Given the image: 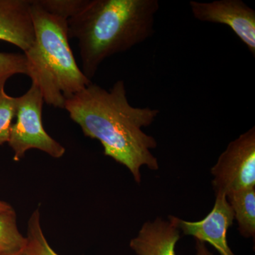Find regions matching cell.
<instances>
[{
	"mask_svg": "<svg viewBox=\"0 0 255 255\" xmlns=\"http://www.w3.org/2000/svg\"><path fill=\"white\" fill-rule=\"evenodd\" d=\"M64 109L86 136L102 143L106 156L129 169L135 182L141 181L143 166L158 169V160L151 152L157 140L142 128L153 123L160 112L132 107L123 80L116 82L110 91L92 82L65 101Z\"/></svg>",
	"mask_w": 255,
	"mask_h": 255,
	"instance_id": "obj_1",
	"label": "cell"
},
{
	"mask_svg": "<svg viewBox=\"0 0 255 255\" xmlns=\"http://www.w3.org/2000/svg\"><path fill=\"white\" fill-rule=\"evenodd\" d=\"M159 9L158 0H88L68 20L69 39L78 41L84 75L91 80L107 58L150 38Z\"/></svg>",
	"mask_w": 255,
	"mask_h": 255,
	"instance_id": "obj_2",
	"label": "cell"
},
{
	"mask_svg": "<svg viewBox=\"0 0 255 255\" xmlns=\"http://www.w3.org/2000/svg\"><path fill=\"white\" fill-rule=\"evenodd\" d=\"M34 43L24 52L30 67L29 78L41 90L43 100L64 109L65 101L92 81L79 68L69 44L68 19L45 9L31 0Z\"/></svg>",
	"mask_w": 255,
	"mask_h": 255,
	"instance_id": "obj_3",
	"label": "cell"
},
{
	"mask_svg": "<svg viewBox=\"0 0 255 255\" xmlns=\"http://www.w3.org/2000/svg\"><path fill=\"white\" fill-rule=\"evenodd\" d=\"M43 100L36 82L24 95L17 97L16 122L10 130L8 143L14 151V160L18 162L30 149H38L54 158L63 157L65 148L48 135L42 121Z\"/></svg>",
	"mask_w": 255,
	"mask_h": 255,
	"instance_id": "obj_4",
	"label": "cell"
},
{
	"mask_svg": "<svg viewBox=\"0 0 255 255\" xmlns=\"http://www.w3.org/2000/svg\"><path fill=\"white\" fill-rule=\"evenodd\" d=\"M216 194L255 188V128L228 144L211 168Z\"/></svg>",
	"mask_w": 255,
	"mask_h": 255,
	"instance_id": "obj_5",
	"label": "cell"
},
{
	"mask_svg": "<svg viewBox=\"0 0 255 255\" xmlns=\"http://www.w3.org/2000/svg\"><path fill=\"white\" fill-rule=\"evenodd\" d=\"M193 16L202 22L228 26L255 56V11L243 0L190 1Z\"/></svg>",
	"mask_w": 255,
	"mask_h": 255,
	"instance_id": "obj_6",
	"label": "cell"
},
{
	"mask_svg": "<svg viewBox=\"0 0 255 255\" xmlns=\"http://www.w3.org/2000/svg\"><path fill=\"white\" fill-rule=\"evenodd\" d=\"M232 208L226 196L216 194L214 208L204 219L186 221L178 219V226L186 236H193L196 241L209 243L221 255H235L228 244L227 232L234 221Z\"/></svg>",
	"mask_w": 255,
	"mask_h": 255,
	"instance_id": "obj_7",
	"label": "cell"
},
{
	"mask_svg": "<svg viewBox=\"0 0 255 255\" xmlns=\"http://www.w3.org/2000/svg\"><path fill=\"white\" fill-rule=\"evenodd\" d=\"M31 0H0V40L18 47L23 53L34 43Z\"/></svg>",
	"mask_w": 255,
	"mask_h": 255,
	"instance_id": "obj_8",
	"label": "cell"
},
{
	"mask_svg": "<svg viewBox=\"0 0 255 255\" xmlns=\"http://www.w3.org/2000/svg\"><path fill=\"white\" fill-rule=\"evenodd\" d=\"M178 218L170 216L168 221L157 218L142 225L130 248L137 255H177L175 247L180 238Z\"/></svg>",
	"mask_w": 255,
	"mask_h": 255,
	"instance_id": "obj_9",
	"label": "cell"
},
{
	"mask_svg": "<svg viewBox=\"0 0 255 255\" xmlns=\"http://www.w3.org/2000/svg\"><path fill=\"white\" fill-rule=\"evenodd\" d=\"M232 208L238 231L244 238L255 236V188L229 193L226 195Z\"/></svg>",
	"mask_w": 255,
	"mask_h": 255,
	"instance_id": "obj_10",
	"label": "cell"
},
{
	"mask_svg": "<svg viewBox=\"0 0 255 255\" xmlns=\"http://www.w3.org/2000/svg\"><path fill=\"white\" fill-rule=\"evenodd\" d=\"M26 246V238L18 231L14 210L0 214V253L22 251Z\"/></svg>",
	"mask_w": 255,
	"mask_h": 255,
	"instance_id": "obj_11",
	"label": "cell"
},
{
	"mask_svg": "<svg viewBox=\"0 0 255 255\" xmlns=\"http://www.w3.org/2000/svg\"><path fill=\"white\" fill-rule=\"evenodd\" d=\"M25 251L30 255H59L53 251L43 235L40 223L39 209L32 214L28 223Z\"/></svg>",
	"mask_w": 255,
	"mask_h": 255,
	"instance_id": "obj_12",
	"label": "cell"
},
{
	"mask_svg": "<svg viewBox=\"0 0 255 255\" xmlns=\"http://www.w3.org/2000/svg\"><path fill=\"white\" fill-rule=\"evenodd\" d=\"M23 74L30 77V67L24 53L0 52V91L4 90L5 84L11 77Z\"/></svg>",
	"mask_w": 255,
	"mask_h": 255,
	"instance_id": "obj_13",
	"label": "cell"
},
{
	"mask_svg": "<svg viewBox=\"0 0 255 255\" xmlns=\"http://www.w3.org/2000/svg\"><path fill=\"white\" fill-rule=\"evenodd\" d=\"M17 97H10L4 90L0 91V145L9 142L10 130L15 118Z\"/></svg>",
	"mask_w": 255,
	"mask_h": 255,
	"instance_id": "obj_14",
	"label": "cell"
},
{
	"mask_svg": "<svg viewBox=\"0 0 255 255\" xmlns=\"http://www.w3.org/2000/svg\"><path fill=\"white\" fill-rule=\"evenodd\" d=\"M39 4L53 14L69 19L83 9L88 0H38Z\"/></svg>",
	"mask_w": 255,
	"mask_h": 255,
	"instance_id": "obj_15",
	"label": "cell"
},
{
	"mask_svg": "<svg viewBox=\"0 0 255 255\" xmlns=\"http://www.w3.org/2000/svg\"><path fill=\"white\" fill-rule=\"evenodd\" d=\"M196 255H213L203 242L196 241Z\"/></svg>",
	"mask_w": 255,
	"mask_h": 255,
	"instance_id": "obj_16",
	"label": "cell"
},
{
	"mask_svg": "<svg viewBox=\"0 0 255 255\" xmlns=\"http://www.w3.org/2000/svg\"><path fill=\"white\" fill-rule=\"evenodd\" d=\"M14 211V209L8 203L0 201V214L9 212V211Z\"/></svg>",
	"mask_w": 255,
	"mask_h": 255,
	"instance_id": "obj_17",
	"label": "cell"
},
{
	"mask_svg": "<svg viewBox=\"0 0 255 255\" xmlns=\"http://www.w3.org/2000/svg\"><path fill=\"white\" fill-rule=\"evenodd\" d=\"M0 255H30L25 249L22 251L16 252V253H0Z\"/></svg>",
	"mask_w": 255,
	"mask_h": 255,
	"instance_id": "obj_18",
	"label": "cell"
}]
</instances>
